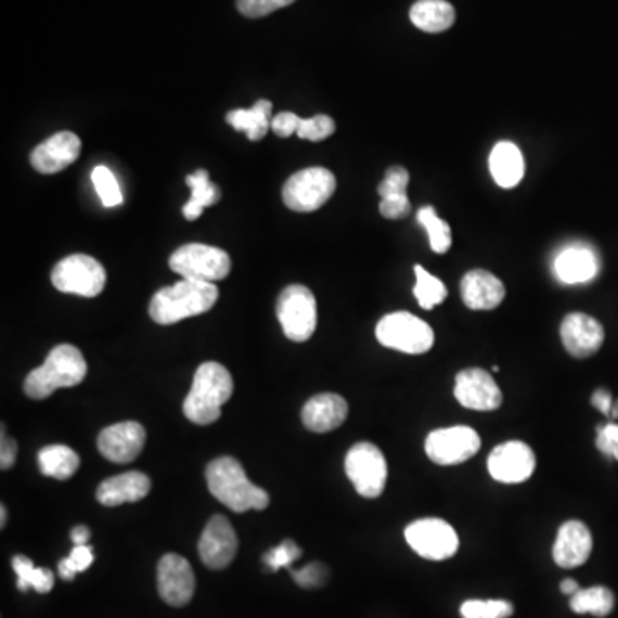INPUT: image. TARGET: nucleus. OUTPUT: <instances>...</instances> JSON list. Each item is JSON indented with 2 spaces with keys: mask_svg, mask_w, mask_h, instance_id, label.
<instances>
[{
  "mask_svg": "<svg viewBox=\"0 0 618 618\" xmlns=\"http://www.w3.org/2000/svg\"><path fill=\"white\" fill-rule=\"evenodd\" d=\"M146 432L137 421L108 426L99 435V450L103 458L117 464L134 461L143 450Z\"/></svg>",
  "mask_w": 618,
  "mask_h": 618,
  "instance_id": "nucleus-18",
  "label": "nucleus"
},
{
  "mask_svg": "<svg viewBox=\"0 0 618 618\" xmlns=\"http://www.w3.org/2000/svg\"><path fill=\"white\" fill-rule=\"evenodd\" d=\"M514 606L505 600H467L462 603V618H508Z\"/></svg>",
  "mask_w": 618,
  "mask_h": 618,
  "instance_id": "nucleus-34",
  "label": "nucleus"
},
{
  "mask_svg": "<svg viewBox=\"0 0 618 618\" xmlns=\"http://www.w3.org/2000/svg\"><path fill=\"white\" fill-rule=\"evenodd\" d=\"M169 267L182 279L214 284L231 273V256L220 247L208 244H184L172 253Z\"/></svg>",
  "mask_w": 618,
  "mask_h": 618,
  "instance_id": "nucleus-5",
  "label": "nucleus"
},
{
  "mask_svg": "<svg viewBox=\"0 0 618 618\" xmlns=\"http://www.w3.org/2000/svg\"><path fill=\"white\" fill-rule=\"evenodd\" d=\"M596 447L600 452L608 458L618 461V425L617 423H606L597 426Z\"/></svg>",
  "mask_w": 618,
  "mask_h": 618,
  "instance_id": "nucleus-42",
  "label": "nucleus"
},
{
  "mask_svg": "<svg viewBox=\"0 0 618 618\" xmlns=\"http://www.w3.org/2000/svg\"><path fill=\"white\" fill-rule=\"evenodd\" d=\"M600 270L596 255L582 246L567 247L556 256L555 273L562 284H585L593 281Z\"/></svg>",
  "mask_w": 618,
  "mask_h": 618,
  "instance_id": "nucleus-24",
  "label": "nucleus"
},
{
  "mask_svg": "<svg viewBox=\"0 0 618 618\" xmlns=\"http://www.w3.org/2000/svg\"><path fill=\"white\" fill-rule=\"evenodd\" d=\"M17 458V446L13 438L5 437V429L2 428V441H0V467L2 471L11 469Z\"/></svg>",
  "mask_w": 618,
  "mask_h": 618,
  "instance_id": "nucleus-45",
  "label": "nucleus"
},
{
  "mask_svg": "<svg viewBox=\"0 0 618 618\" xmlns=\"http://www.w3.org/2000/svg\"><path fill=\"white\" fill-rule=\"evenodd\" d=\"M611 420H618V399L614 402V408H611Z\"/></svg>",
  "mask_w": 618,
  "mask_h": 618,
  "instance_id": "nucleus-50",
  "label": "nucleus"
},
{
  "mask_svg": "<svg viewBox=\"0 0 618 618\" xmlns=\"http://www.w3.org/2000/svg\"><path fill=\"white\" fill-rule=\"evenodd\" d=\"M561 590L562 593L572 596V594H576L577 591L581 590V588H579V584H577L574 579H565V581H562Z\"/></svg>",
  "mask_w": 618,
  "mask_h": 618,
  "instance_id": "nucleus-48",
  "label": "nucleus"
},
{
  "mask_svg": "<svg viewBox=\"0 0 618 618\" xmlns=\"http://www.w3.org/2000/svg\"><path fill=\"white\" fill-rule=\"evenodd\" d=\"M405 541L426 561H447L459 550V536L447 520L428 517L405 528Z\"/></svg>",
  "mask_w": 618,
  "mask_h": 618,
  "instance_id": "nucleus-11",
  "label": "nucleus"
},
{
  "mask_svg": "<svg viewBox=\"0 0 618 618\" xmlns=\"http://www.w3.org/2000/svg\"><path fill=\"white\" fill-rule=\"evenodd\" d=\"M93 549L88 546V544H78L75 550L70 552V555L64 561L59 562V576L64 579V581H73L76 574L85 572V570L93 564Z\"/></svg>",
  "mask_w": 618,
  "mask_h": 618,
  "instance_id": "nucleus-36",
  "label": "nucleus"
},
{
  "mask_svg": "<svg viewBox=\"0 0 618 618\" xmlns=\"http://www.w3.org/2000/svg\"><path fill=\"white\" fill-rule=\"evenodd\" d=\"M219 288L210 282L182 279L178 284L162 288L150 302V317L158 325H172L185 318L198 317L214 308Z\"/></svg>",
  "mask_w": 618,
  "mask_h": 618,
  "instance_id": "nucleus-3",
  "label": "nucleus"
},
{
  "mask_svg": "<svg viewBox=\"0 0 618 618\" xmlns=\"http://www.w3.org/2000/svg\"><path fill=\"white\" fill-rule=\"evenodd\" d=\"M593 536L581 520H567L556 532L553 544V561L562 569H576L590 558Z\"/></svg>",
  "mask_w": 618,
  "mask_h": 618,
  "instance_id": "nucleus-20",
  "label": "nucleus"
},
{
  "mask_svg": "<svg viewBox=\"0 0 618 618\" xmlns=\"http://www.w3.org/2000/svg\"><path fill=\"white\" fill-rule=\"evenodd\" d=\"M206 482L215 499L231 511L243 514L247 511H263L270 503L267 491L249 481L240 461L219 458L206 467Z\"/></svg>",
  "mask_w": 618,
  "mask_h": 618,
  "instance_id": "nucleus-1",
  "label": "nucleus"
},
{
  "mask_svg": "<svg viewBox=\"0 0 618 618\" xmlns=\"http://www.w3.org/2000/svg\"><path fill=\"white\" fill-rule=\"evenodd\" d=\"M13 569L17 576V588L20 591L31 590L46 594L54 588L55 577L52 570L38 569L28 556L16 555L13 558Z\"/></svg>",
  "mask_w": 618,
  "mask_h": 618,
  "instance_id": "nucleus-31",
  "label": "nucleus"
},
{
  "mask_svg": "<svg viewBox=\"0 0 618 618\" xmlns=\"http://www.w3.org/2000/svg\"><path fill=\"white\" fill-rule=\"evenodd\" d=\"M479 447L481 438L469 426L435 429L425 443L426 455L438 466H455L469 461L478 453Z\"/></svg>",
  "mask_w": 618,
  "mask_h": 618,
  "instance_id": "nucleus-12",
  "label": "nucleus"
},
{
  "mask_svg": "<svg viewBox=\"0 0 618 618\" xmlns=\"http://www.w3.org/2000/svg\"><path fill=\"white\" fill-rule=\"evenodd\" d=\"M296 0H237V11L243 16L258 20V17L268 16L275 13L279 9L287 8L294 4Z\"/></svg>",
  "mask_w": 618,
  "mask_h": 618,
  "instance_id": "nucleus-39",
  "label": "nucleus"
},
{
  "mask_svg": "<svg viewBox=\"0 0 618 618\" xmlns=\"http://www.w3.org/2000/svg\"><path fill=\"white\" fill-rule=\"evenodd\" d=\"M185 182L191 188V198L182 206V215H184L185 220H196L202 217L205 208L219 202L222 193H220L219 185L210 181V173L205 169L190 173L185 178Z\"/></svg>",
  "mask_w": 618,
  "mask_h": 618,
  "instance_id": "nucleus-28",
  "label": "nucleus"
},
{
  "mask_svg": "<svg viewBox=\"0 0 618 618\" xmlns=\"http://www.w3.org/2000/svg\"><path fill=\"white\" fill-rule=\"evenodd\" d=\"M409 184V172L400 165H394L385 173V179L378 185L379 198H387L391 194H405Z\"/></svg>",
  "mask_w": 618,
  "mask_h": 618,
  "instance_id": "nucleus-40",
  "label": "nucleus"
},
{
  "mask_svg": "<svg viewBox=\"0 0 618 618\" xmlns=\"http://www.w3.org/2000/svg\"><path fill=\"white\" fill-rule=\"evenodd\" d=\"M416 273V285H414V296L423 309H433L435 306L446 301L447 287L440 279L432 275L425 267L416 265L414 267Z\"/></svg>",
  "mask_w": 618,
  "mask_h": 618,
  "instance_id": "nucleus-33",
  "label": "nucleus"
},
{
  "mask_svg": "<svg viewBox=\"0 0 618 618\" xmlns=\"http://www.w3.org/2000/svg\"><path fill=\"white\" fill-rule=\"evenodd\" d=\"M88 373L81 350L70 344H61L50 350L46 363L29 371L25 379V394L29 399L43 400L59 388L76 387Z\"/></svg>",
  "mask_w": 618,
  "mask_h": 618,
  "instance_id": "nucleus-4",
  "label": "nucleus"
},
{
  "mask_svg": "<svg viewBox=\"0 0 618 618\" xmlns=\"http://www.w3.org/2000/svg\"><path fill=\"white\" fill-rule=\"evenodd\" d=\"M490 170L500 188H515L524 178L523 153L511 141H502L491 150Z\"/></svg>",
  "mask_w": 618,
  "mask_h": 618,
  "instance_id": "nucleus-25",
  "label": "nucleus"
},
{
  "mask_svg": "<svg viewBox=\"0 0 618 618\" xmlns=\"http://www.w3.org/2000/svg\"><path fill=\"white\" fill-rule=\"evenodd\" d=\"M158 593L170 606H184L191 602L196 588L190 562L176 553H167L158 562Z\"/></svg>",
  "mask_w": 618,
  "mask_h": 618,
  "instance_id": "nucleus-16",
  "label": "nucleus"
},
{
  "mask_svg": "<svg viewBox=\"0 0 618 618\" xmlns=\"http://www.w3.org/2000/svg\"><path fill=\"white\" fill-rule=\"evenodd\" d=\"M349 414L344 397L337 394H320L311 397L302 408V425L314 433H329L344 425Z\"/></svg>",
  "mask_w": 618,
  "mask_h": 618,
  "instance_id": "nucleus-21",
  "label": "nucleus"
},
{
  "mask_svg": "<svg viewBox=\"0 0 618 618\" xmlns=\"http://www.w3.org/2000/svg\"><path fill=\"white\" fill-rule=\"evenodd\" d=\"M232 391L234 382L226 366L214 361L203 363L194 373L193 387L182 405L184 416L194 425H211L219 420Z\"/></svg>",
  "mask_w": 618,
  "mask_h": 618,
  "instance_id": "nucleus-2",
  "label": "nucleus"
},
{
  "mask_svg": "<svg viewBox=\"0 0 618 618\" xmlns=\"http://www.w3.org/2000/svg\"><path fill=\"white\" fill-rule=\"evenodd\" d=\"M276 318L285 337L293 343H306L317 330V299L305 285H288L276 301Z\"/></svg>",
  "mask_w": 618,
  "mask_h": 618,
  "instance_id": "nucleus-7",
  "label": "nucleus"
},
{
  "mask_svg": "<svg viewBox=\"0 0 618 618\" xmlns=\"http://www.w3.org/2000/svg\"><path fill=\"white\" fill-rule=\"evenodd\" d=\"M272 102L258 100L252 108H235L227 114V123L235 131H243L249 141L263 140L268 129H272Z\"/></svg>",
  "mask_w": 618,
  "mask_h": 618,
  "instance_id": "nucleus-26",
  "label": "nucleus"
},
{
  "mask_svg": "<svg viewBox=\"0 0 618 618\" xmlns=\"http://www.w3.org/2000/svg\"><path fill=\"white\" fill-rule=\"evenodd\" d=\"M0 515H2L0 517V528H5V523H8V508H5V505L0 507Z\"/></svg>",
  "mask_w": 618,
  "mask_h": 618,
  "instance_id": "nucleus-49",
  "label": "nucleus"
},
{
  "mask_svg": "<svg viewBox=\"0 0 618 618\" xmlns=\"http://www.w3.org/2000/svg\"><path fill=\"white\" fill-rule=\"evenodd\" d=\"M376 338L382 346L405 355H425L435 344L432 326L408 311L382 318L376 325Z\"/></svg>",
  "mask_w": 618,
  "mask_h": 618,
  "instance_id": "nucleus-6",
  "label": "nucleus"
},
{
  "mask_svg": "<svg viewBox=\"0 0 618 618\" xmlns=\"http://www.w3.org/2000/svg\"><path fill=\"white\" fill-rule=\"evenodd\" d=\"M335 188H337V181L329 169L309 167V169L293 173L287 179L282 190V198L291 210L309 214V211L322 208L332 198Z\"/></svg>",
  "mask_w": 618,
  "mask_h": 618,
  "instance_id": "nucleus-8",
  "label": "nucleus"
},
{
  "mask_svg": "<svg viewBox=\"0 0 618 618\" xmlns=\"http://www.w3.org/2000/svg\"><path fill=\"white\" fill-rule=\"evenodd\" d=\"M107 282L105 268L88 255H70L52 270V284L57 291L82 297H96Z\"/></svg>",
  "mask_w": 618,
  "mask_h": 618,
  "instance_id": "nucleus-10",
  "label": "nucleus"
},
{
  "mask_svg": "<svg viewBox=\"0 0 618 618\" xmlns=\"http://www.w3.org/2000/svg\"><path fill=\"white\" fill-rule=\"evenodd\" d=\"M299 123H301V117L296 116L293 112H281L272 119V131L275 132L276 137H293L299 128Z\"/></svg>",
  "mask_w": 618,
  "mask_h": 618,
  "instance_id": "nucleus-44",
  "label": "nucleus"
},
{
  "mask_svg": "<svg viewBox=\"0 0 618 618\" xmlns=\"http://www.w3.org/2000/svg\"><path fill=\"white\" fill-rule=\"evenodd\" d=\"M562 344L577 359L591 358L602 349L605 330L596 318L584 313H570L561 326Z\"/></svg>",
  "mask_w": 618,
  "mask_h": 618,
  "instance_id": "nucleus-17",
  "label": "nucleus"
},
{
  "mask_svg": "<svg viewBox=\"0 0 618 618\" xmlns=\"http://www.w3.org/2000/svg\"><path fill=\"white\" fill-rule=\"evenodd\" d=\"M536 458L531 447L524 441L512 440L493 449L488 458V473L494 481L517 485L531 478Z\"/></svg>",
  "mask_w": 618,
  "mask_h": 618,
  "instance_id": "nucleus-13",
  "label": "nucleus"
},
{
  "mask_svg": "<svg viewBox=\"0 0 618 618\" xmlns=\"http://www.w3.org/2000/svg\"><path fill=\"white\" fill-rule=\"evenodd\" d=\"M81 153V140L75 132L62 131L38 144L29 155V162L37 172L57 173L78 160Z\"/></svg>",
  "mask_w": 618,
  "mask_h": 618,
  "instance_id": "nucleus-19",
  "label": "nucleus"
},
{
  "mask_svg": "<svg viewBox=\"0 0 618 618\" xmlns=\"http://www.w3.org/2000/svg\"><path fill=\"white\" fill-rule=\"evenodd\" d=\"M240 541L232 524L223 515H214L199 540L198 550L203 564L208 569H226L235 558Z\"/></svg>",
  "mask_w": 618,
  "mask_h": 618,
  "instance_id": "nucleus-15",
  "label": "nucleus"
},
{
  "mask_svg": "<svg viewBox=\"0 0 618 618\" xmlns=\"http://www.w3.org/2000/svg\"><path fill=\"white\" fill-rule=\"evenodd\" d=\"M38 466L49 478L66 481L79 469V455L66 446H49L38 453Z\"/></svg>",
  "mask_w": 618,
  "mask_h": 618,
  "instance_id": "nucleus-29",
  "label": "nucleus"
},
{
  "mask_svg": "<svg viewBox=\"0 0 618 618\" xmlns=\"http://www.w3.org/2000/svg\"><path fill=\"white\" fill-rule=\"evenodd\" d=\"M291 574H293L294 581L301 588H320L325 584L326 577H329V570L322 564H309L301 570L291 569Z\"/></svg>",
  "mask_w": 618,
  "mask_h": 618,
  "instance_id": "nucleus-41",
  "label": "nucleus"
},
{
  "mask_svg": "<svg viewBox=\"0 0 618 618\" xmlns=\"http://www.w3.org/2000/svg\"><path fill=\"white\" fill-rule=\"evenodd\" d=\"M91 181L95 184L96 193H99L100 199H102L103 206H117L123 203V193H120L119 182L114 178V173L111 169L99 165L91 172Z\"/></svg>",
  "mask_w": 618,
  "mask_h": 618,
  "instance_id": "nucleus-35",
  "label": "nucleus"
},
{
  "mask_svg": "<svg viewBox=\"0 0 618 618\" xmlns=\"http://www.w3.org/2000/svg\"><path fill=\"white\" fill-rule=\"evenodd\" d=\"M461 296L467 308L488 311L502 305L505 299V285L499 276L487 270H473L462 279Z\"/></svg>",
  "mask_w": 618,
  "mask_h": 618,
  "instance_id": "nucleus-22",
  "label": "nucleus"
},
{
  "mask_svg": "<svg viewBox=\"0 0 618 618\" xmlns=\"http://www.w3.org/2000/svg\"><path fill=\"white\" fill-rule=\"evenodd\" d=\"M152 490L149 476L138 471L117 474L105 479L96 490V500L105 507H117L123 503H134L143 500Z\"/></svg>",
  "mask_w": 618,
  "mask_h": 618,
  "instance_id": "nucleus-23",
  "label": "nucleus"
},
{
  "mask_svg": "<svg viewBox=\"0 0 618 618\" xmlns=\"http://www.w3.org/2000/svg\"><path fill=\"white\" fill-rule=\"evenodd\" d=\"M335 132V123L332 117L320 116L311 117V119H301L299 123V128H297V137L301 140L318 141L326 140V138L332 137Z\"/></svg>",
  "mask_w": 618,
  "mask_h": 618,
  "instance_id": "nucleus-37",
  "label": "nucleus"
},
{
  "mask_svg": "<svg viewBox=\"0 0 618 618\" xmlns=\"http://www.w3.org/2000/svg\"><path fill=\"white\" fill-rule=\"evenodd\" d=\"M417 222L428 231L429 246L438 255L449 252L452 246V231L449 223L438 217L433 206H425L417 211Z\"/></svg>",
  "mask_w": 618,
  "mask_h": 618,
  "instance_id": "nucleus-32",
  "label": "nucleus"
},
{
  "mask_svg": "<svg viewBox=\"0 0 618 618\" xmlns=\"http://www.w3.org/2000/svg\"><path fill=\"white\" fill-rule=\"evenodd\" d=\"M591 404H593L597 411L602 412V414L610 417L611 408H614V397H611L610 391L605 390V388H597L593 397H591Z\"/></svg>",
  "mask_w": 618,
  "mask_h": 618,
  "instance_id": "nucleus-46",
  "label": "nucleus"
},
{
  "mask_svg": "<svg viewBox=\"0 0 618 618\" xmlns=\"http://www.w3.org/2000/svg\"><path fill=\"white\" fill-rule=\"evenodd\" d=\"M90 536L91 532L87 526H76V528L70 531V540H73L76 546H78V544H87L88 541H90Z\"/></svg>",
  "mask_w": 618,
  "mask_h": 618,
  "instance_id": "nucleus-47",
  "label": "nucleus"
},
{
  "mask_svg": "<svg viewBox=\"0 0 618 618\" xmlns=\"http://www.w3.org/2000/svg\"><path fill=\"white\" fill-rule=\"evenodd\" d=\"M409 17L412 25L421 31L441 34L452 28L455 23V9L447 0H417L416 4L412 5Z\"/></svg>",
  "mask_w": 618,
  "mask_h": 618,
  "instance_id": "nucleus-27",
  "label": "nucleus"
},
{
  "mask_svg": "<svg viewBox=\"0 0 618 618\" xmlns=\"http://www.w3.org/2000/svg\"><path fill=\"white\" fill-rule=\"evenodd\" d=\"M453 396L459 404L473 411H494L502 405V391L493 376L481 368H469L455 376Z\"/></svg>",
  "mask_w": 618,
  "mask_h": 618,
  "instance_id": "nucleus-14",
  "label": "nucleus"
},
{
  "mask_svg": "<svg viewBox=\"0 0 618 618\" xmlns=\"http://www.w3.org/2000/svg\"><path fill=\"white\" fill-rule=\"evenodd\" d=\"M379 214L384 215L385 219H402L405 215L411 214V202L405 194H391L387 198H382Z\"/></svg>",
  "mask_w": 618,
  "mask_h": 618,
  "instance_id": "nucleus-43",
  "label": "nucleus"
},
{
  "mask_svg": "<svg viewBox=\"0 0 618 618\" xmlns=\"http://www.w3.org/2000/svg\"><path fill=\"white\" fill-rule=\"evenodd\" d=\"M301 549H299L293 540H285L282 541L276 549L265 553L263 562L270 567V570L276 572V570L282 569V567H287L288 569L291 564L301 556Z\"/></svg>",
  "mask_w": 618,
  "mask_h": 618,
  "instance_id": "nucleus-38",
  "label": "nucleus"
},
{
  "mask_svg": "<svg viewBox=\"0 0 618 618\" xmlns=\"http://www.w3.org/2000/svg\"><path fill=\"white\" fill-rule=\"evenodd\" d=\"M346 474L361 497L378 499L387 485V461L378 447L361 441L347 452Z\"/></svg>",
  "mask_w": 618,
  "mask_h": 618,
  "instance_id": "nucleus-9",
  "label": "nucleus"
},
{
  "mask_svg": "<svg viewBox=\"0 0 618 618\" xmlns=\"http://www.w3.org/2000/svg\"><path fill=\"white\" fill-rule=\"evenodd\" d=\"M615 596L605 585H593L588 590H579L570 596V608L576 614H591L594 617H606L614 611Z\"/></svg>",
  "mask_w": 618,
  "mask_h": 618,
  "instance_id": "nucleus-30",
  "label": "nucleus"
}]
</instances>
